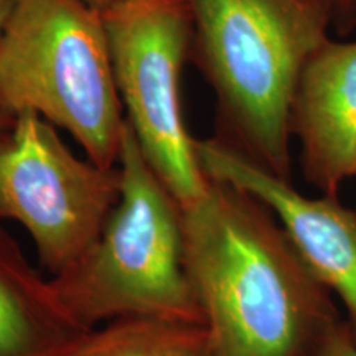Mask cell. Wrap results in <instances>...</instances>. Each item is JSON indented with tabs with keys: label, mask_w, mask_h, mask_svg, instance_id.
I'll return each instance as SVG.
<instances>
[{
	"label": "cell",
	"mask_w": 356,
	"mask_h": 356,
	"mask_svg": "<svg viewBox=\"0 0 356 356\" xmlns=\"http://www.w3.org/2000/svg\"><path fill=\"white\" fill-rule=\"evenodd\" d=\"M184 210L185 267L215 356H323L345 318L273 211L210 178Z\"/></svg>",
	"instance_id": "obj_1"
},
{
	"label": "cell",
	"mask_w": 356,
	"mask_h": 356,
	"mask_svg": "<svg viewBox=\"0 0 356 356\" xmlns=\"http://www.w3.org/2000/svg\"><path fill=\"white\" fill-rule=\"evenodd\" d=\"M191 60L216 96L221 140L291 180V109L300 73L328 38L322 0H186Z\"/></svg>",
	"instance_id": "obj_2"
},
{
	"label": "cell",
	"mask_w": 356,
	"mask_h": 356,
	"mask_svg": "<svg viewBox=\"0 0 356 356\" xmlns=\"http://www.w3.org/2000/svg\"><path fill=\"white\" fill-rule=\"evenodd\" d=\"M121 198L95 246L50 277L88 330L126 317L203 323L185 267L184 210L142 152L129 122L122 136Z\"/></svg>",
	"instance_id": "obj_3"
},
{
	"label": "cell",
	"mask_w": 356,
	"mask_h": 356,
	"mask_svg": "<svg viewBox=\"0 0 356 356\" xmlns=\"http://www.w3.org/2000/svg\"><path fill=\"white\" fill-rule=\"evenodd\" d=\"M0 108L37 114L97 165L119 167L127 119L102 12L86 0H15L0 35Z\"/></svg>",
	"instance_id": "obj_4"
},
{
	"label": "cell",
	"mask_w": 356,
	"mask_h": 356,
	"mask_svg": "<svg viewBox=\"0 0 356 356\" xmlns=\"http://www.w3.org/2000/svg\"><path fill=\"white\" fill-rule=\"evenodd\" d=\"M114 78L147 162L181 208L203 197L210 177L185 124L181 71L191 55L186 0H119L102 12Z\"/></svg>",
	"instance_id": "obj_5"
},
{
	"label": "cell",
	"mask_w": 356,
	"mask_h": 356,
	"mask_svg": "<svg viewBox=\"0 0 356 356\" xmlns=\"http://www.w3.org/2000/svg\"><path fill=\"white\" fill-rule=\"evenodd\" d=\"M119 198L121 168L76 157L40 115H17L0 145V220L24 226L51 277L95 246Z\"/></svg>",
	"instance_id": "obj_6"
},
{
	"label": "cell",
	"mask_w": 356,
	"mask_h": 356,
	"mask_svg": "<svg viewBox=\"0 0 356 356\" xmlns=\"http://www.w3.org/2000/svg\"><path fill=\"white\" fill-rule=\"evenodd\" d=\"M195 150L208 177L248 191L273 211L318 282L341 300L356 343V210L337 197H305L220 137L197 139Z\"/></svg>",
	"instance_id": "obj_7"
},
{
	"label": "cell",
	"mask_w": 356,
	"mask_h": 356,
	"mask_svg": "<svg viewBox=\"0 0 356 356\" xmlns=\"http://www.w3.org/2000/svg\"><path fill=\"white\" fill-rule=\"evenodd\" d=\"M291 131L309 184L337 197L356 177V40L328 38L310 56L293 92Z\"/></svg>",
	"instance_id": "obj_8"
},
{
	"label": "cell",
	"mask_w": 356,
	"mask_h": 356,
	"mask_svg": "<svg viewBox=\"0 0 356 356\" xmlns=\"http://www.w3.org/2000/svg\"><path fill=\"white\" fill-rule=\"evenodd\" d=\"M88 332L0 226V356H70Z\"/></svg>",
	"instance_id": "obj_9"
},
{
	"label": "cell",
	"mask_w": 356,
	"mask_h": 356,
	"mask_svg": "<svg viewBox=\"0 0 356 356\" xmlns=\"http://www.w3.org/2000/svg\"><path fill=\"white\" fill-rule=\"evenodd\" d=\"M70 356H215L203 323L126 317L89 330Z\"/></svg>",
	"instance_id": "obj_10"
},
{
	"label": "cell",
	"mask_w": 356,
	"mask_h": 356,
	"mask_svg": "<svg viewBox=\"0 0 356 356\" xmlns=\"http://www.w3.org/2000/svg\"><path fill=\"white\" fill-rule=\"evenodd\" d=\"M323 356H356V343L351 337L346 320L340 327V330L335 333V337L332 338Z\"/></svg>",
	"instance_id": "obj_11"
},
{
	"label": "cell",
	"mask_w": 356,
	"mask_h": 356,
	"mask_svg": "<svg viewBox=\"0 0 356 356\" xmlns=\"http://www.w3.org/2000/svg\"><path fill=\"white\" fill-rule=\"evenodd\" d=\"M15 119L17 118H13V115L7 113V111L0 108V145L8 139V136H10L13 124H15Z\"/></svg>",
	"instance_id": "obj_12"
},
{
	"label": "cell",
	"mask_w": 356,
	"mask_h": 356,
	"mask_svg": "<svg viewBox=\"0 0 356 356\" xmlns=\"http://www.w3.org/2000/svg\"><path fill=\"white\" fill-rule=\"evenodd\" d=\"M15 6V0H0V35L3 32V26H6L8 17Z\"/></svg>",
	"instance_id": "obj_13"
},
{
	"label": "cell",
	"mask_w": 356,
	"mask_h": 356,
	"mask_svg": "<svg viewBox=\"0 0 356 356\" xmlns=\"http://www.w3.org/2000/svg\"><path fill=\"white\" fill-rule=\"evenodd\" d=\"M86 2L91 3L92 7H96L97 10L104 12V10H108L109 7H113L114 3H118L119 0H86Z\"/></svg>",
	"instance_id": "obj_14"
},
{
	"label": "cell",
	"mask_w": 356,
	"mask_h": 356,
	"mask_svg": "<svg viewBox=\"0 0 356 356\" xmlns=\"http://www.w3.org/2000/svg\"><path fill=\"white\" fill-rule=\"evenodd\" d=\"M322 2H325V3H328V6H332V2H333V0H322Z\"/></svg>",
	"instance_id": "obj_15"
},
{
	"label": "cell",
	"mask_w": 356,
	"mask_h": 356,
	"mask_svg": "<svg viewBox=\"0 0 356 356\" xmlns=\"http://www.w3.org/2000/svg\"><path fill=\"white\" fill-rule=\"evenodd\" d=\"M355 210H356V208H355Z\"/></svg>",
	"instance_id": "obj_16"
}]
</instances>
